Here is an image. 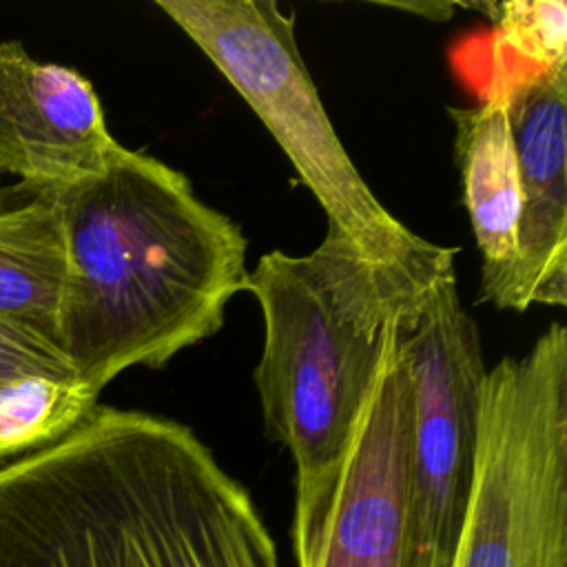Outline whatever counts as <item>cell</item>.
<instances>
[{
  "mask_svg": "<svg viewBox=\"0 0 567 567\" xmlns=\"http://www.w3.org/2000/svg\"><path fill=\"white\" fill-rule=\"evenodd\" d=\"M0 567H279V554L190 427L93 405L0 467Z\"/></svg>",
  "mask_w": 567,
  "mask_h": 567,
  "instance_id": "cell-1",
  "label": "cell"
},
{
  "mask_svg": "<svg viewBox=\"0 0 567 567\" xmlns=\"http://www.w3.org/2000/svg\"><path fill=\"white\" fill-rule=\"evenodd\" d=\"M53 197L66 246L60 348L93 394L219 332L246 286L248 241L182 171L124 146L102 175Z\"/></svg>",
  "mask_w": 567,
  "mask_h": 567,
  "instance_id": "cell-2",
  "label": "cell"
},
{
  "mask_svg": "<svg viewBox=\"0 0 567 567\" xmlns=\"http://www.w3.org/2000/svg\"><path fill=\"white\" fill-rule=\"evenodd\" d=\"M244 290L257 299L264 321L252 372L264 432L295 461L292 520H299L348 445L390 326H410L430 288L372 266L328 226L308 255H261Z\"/></svg>",
  "mask_w": 567,
  "mask_h": 567,
  "instance_id": "cell-3",
  "label": "cell"
},
{
  "mask_svg": "<svg viewBox=\"0 0 567 567\" xmlns=\"http://www.w3.org/2000/svg\"><path fill=\"white\" fill-rule=\"evenodd\" d=\"M210 60L286 153L328 226L377 268L430 288L454 266V248L401 224L343 148L301 58L295 16L275 0H157Z\"/></svg>",
  "mask_w": 567,
  "mask_h": 567,
  "instance_id": "cell-4",
  "label": "cell"
},
{
  "mask_svg": "<svg viewBox=\"0 0 567 567\" xmlns=\"http://www.w3.org/2000/svg\"><path fill=\"white\" fill-rule=\"evenodd\" d=\"M452 567H567V328L487 368Z\"/></svg>",
  "mask_w": 567,
  "mask_h": 567,
  "instance_id": "cell-5",
  "label": "cell"
},
{
  "mask_svg": "<svg viewBox=\"0 0 567 567\" xmlns=\"http://www.w3.org/2000/svg\"><path fill=\"white\" fill-rule=\"evenodd\" d=\"M412 385V567H452L474 472L481 332L458 299L454 266L401 330Z\"/></svg>",
  "mask_w": 567,
  "mask_h": 567,
  "instance_id": "cell-6",
  "label": "cell"
},
{
  "mask_svg": "<svg viewBox=\"0 0 567 567\" xmlns=\"http://www.w3.org/2000/svg\"><path fill=\"white\" fill-rule=\"evenodd\" d=\"M392 323L348 445L315 507L292 520L297 567H412V385Z\"/></svg>",
  "mask_w": 567,
  "mask_h": 567,
  "instance_id": "cell-7",
  "label": "cell"
},
{
  "mask_svg": "<svg viewBox=\"0 0 567 567\" xmlns=\"http://www.w3.org/2000/svg\"><path fill=\"white\" fill-rule=\"evenodd\" d=\"M122 148L80 71L0 42V175L27 195L58 193L102 175Z\"/></svg>",
  "mask_w": 567,
  "mask_h": 567,
  "instance_id": "cell-8",
  "label": "cell"
},
{
  "mask_svg": "<svg viewBox=\"0 0 567 567\" xmlns=\"http://www.w3.org/2000/svg\"><path fill=\"white\" fill-rule=\"evenodd\" d=\"M509 60V58H507ZM509 128L520 184L516 259L498 310L567 306V66L509 60Z\"/></svg>",
  "mask_w": 567,
  "mask_h": 567,
  "instance_id": "cell-9",
  "label": "cell"
},
{
  "mask_svg": "<svg viewBox=\"0 0 567 567\" xmlns=\"http://www.w3.org/2000/svg\"><path fill=\"white\" fill-rule=\"evenodd\" d=\"M509 60L492 49V71L483 100L450 106L454 155L461 173L463 204L481 252L478 303L498 308L516 259L520 221V184L509 128Z\"/></svg>",
  "mask_w": 567,
  "mask_h": 567,
  "instance_id": "cell-10",
  "label": "cell"
},
{
  "mask_svg": "<svg viewBox=\"0 0 567 567\" xmlns=\"http://www.w3.org/2000/svg\"><path fill=\"white\" fill-rule=\"evenodd\" d=\"M64 286L66 246L53 193L0 208V321L62 354Z\"/></svg>",
  "mask_w": 567,
  "mask_h": 567,
  "instance_id": "cell-11",
  "label": "cell"
},
{
  "mask_svg": "<svg viewBox=\"0 0 567 567\" xmlns=\"http://www.w3.org/2000/svg\"><path fill=\"white\" fill-rule=\"evenodd\" d=\"M93 405L58 350L0 321V461L60 439Z\"/></svg>",
  "mask_w": 567,
  "mask_h": 567,
  "instance_id": "cell-12",
  "label": "cell"
},
{
  "mask_svg": "<svg viewBox=\"0 0 567 567\" xmlns=\"http://www.w3.org/2000/svg\"><path fill=\"white\" fill-rule=\"evenodd\" d=\"M494 22V49L529 69L567 66L565 0H507L483 7Z\"/></svg>",
  "mask_w": 567,
  "mask_h": 567,
  "instance_id": "cell-13",
  "label": "cell"
},
{
  "mask_svg": "<svg viewBox=\"0 0 567 567\" xmlns=\"http://www.w3.org/2000/svg\"><path fill=\"white\" fill-rule=\"evenodd\" d=\"M24 197H27V193L18 184H7L4 175H0V208H4L9 204H16Z\"/></svg>",
  "mask_w": 567,
  "mask_h": 567,
  "instance_id": "cell-14",
  "label": "cell"
}]
</instances>
